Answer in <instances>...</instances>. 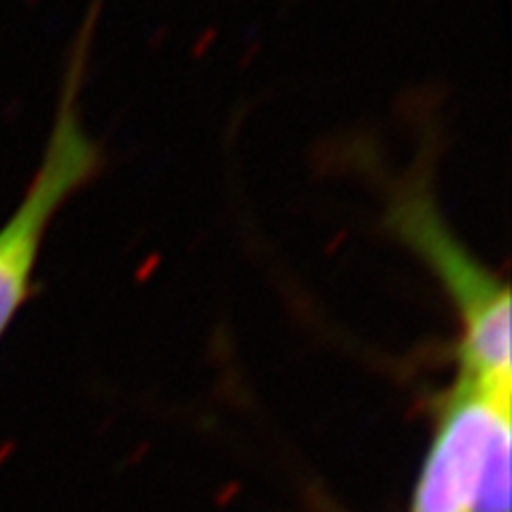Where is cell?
I'll return each instance as SVG.
<instances>
[{
  "label": "cell",
  "mask_w": 512,
  "mask_h": 512,
  "mask_svg": "<svg viewBox=\"0 0 512 512\" xmlns=\"http://www.w3.org/2000/svg\"><path fill=\"white\" fill-rule=\"evenodd\" d=\"M387 226L432 268L458 316V377L512 389L510 287L486 268L441 219L427 185L394 197Z\"/></svg>",
  "instance_id": "2"
},
{
  "label": "cell",
  "mask_w": 512,
  "mask_h": 512,
  "mask_svg": "<svg viewBox=\"0 0 512 512\" xmlns=\"http://www.w3.org/2000/svg\"><path fill=\"white\" fill-rule=\"evenodd\" d=\"M93 24L95 12L86 17L64 72L60 102L41 164L36 166L22 200L0 226V342L34 294L36 266L50 223L76 192L100 174L105 162L100 145L88 136L81 117V88Z\"/></svg>",
  "instance_id": "1"
},
{
  "label": "cell",
  "mask_w": 512,
  "mask_h": 512,
  "mask_svg": "<svg viewBox=\"0 0 512 512\" xmlns=\"http://www.w3.org/2000/svg\"><path fill=\"white\" fill-rule=\"evenodd\" d=\"M512 427L503 425L491 441L470 512H510Z\"/></svg>",
  "instance_id": "4"
},
{
  "label": "cell",
  "mask_w": 512,
  "mask_h": 512,
  "mask_svg": "<svg viewBox=\"0 0 512 512\" xmlns=\"http://www.w3.org/2000/svg\"><path fill=\"white\" fill-rule=\"evenodd\" d=\"M453 380L437 399L411 512H470L491 441L512 422V389Z\"/></svg>",
  "instance_id": "3"
}]
</instances>
